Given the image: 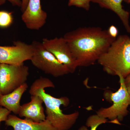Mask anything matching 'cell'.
Listing matches in <instances>:
<instances>
[{
	"instance_id": "cell-11",
	"label": "cell",
	"mask_w": 130,
	"mask_h": 130,
	"mask_svg": "<svg viewBox=\"0 0 130 130\" xmlns=\"http://www.w3.org/2000/svg\"><path fill=\"white\" fill-rule=\"evenodd\" d=\"M5 124L12 127L13 130H58L46 119L42 122H36L21 119L13 115H9Z\"/></svg>"
},
{
	"instance_id": "cell-23",
	"label": "cell",
	"mask_w": 130,
	"mask_h": 130,
	"mask_svg": "<svg viewBox=\"0 0 130 130\" xmlns=\"http://www.w3.org/2000/svg\"><path fill=\"white\" fill-rule=\"evenodd\" d=\"M124 1L128 4H130V0H124Z\"/></svg>"
},
{
	"instance_id": "cell-14",
	"label": "cell",
	"mask_w": 130,
	"mask_h": 130,
	"mask_svg": "<svg viewBox=\"0 0 130 130\" xmlns=\"http://www.w3.org/2000/svg\"><path fill=\"white\" fill-rule=\"evenodd\" d=\"M114 123L112 121H107V119L100 117L98 115H93L88 118L86 122V125L90 128V130H96L98 126L102 124L107 123ZM78 130H89L87 127L83 126Z\"/></svg>"
},
{
	"instance_id": "cell-15",
	"label": "cell",
	"mask_w": 130,
	"mask_h": 130,
	"mask_svg": "<svg viewBox=\"0 0 130 130\" xmlns=\"http://www.w3.org/2000/svg\"><path fill=\"white\" fill-rule=\"evenodd\" d=\"M13 18L11 12L0 11V28H6L11 25Z\"/></svg>"
},
{
	"instance_id": "cell-4",
	"label": "cell",
	"mask_w": 130,
	"mask_h": 130,
	"mask_svg": "<svg viewBox=\"0 0 130 130\" xmlns=\"http://www.w3.org/2000/svg\"><path fill=\"white\" fill-rule=\"evenodd\" d=\"M119 78L120 87L116 92L107 90L104 93V97L108 102H112L111 106L107 108H102L98 110V116L110 120L115 124L121 125L120 121L129 113L128 108L130 106V94L129 93L124 83V78Z\"/></svg>"
},
{
	"instance_id": "cell-5",
	"label": "cell",
	"mask_w": 130,
	"mask_h": 130,
	"mask_svg": "<svg viewBox=\"0 0 130 130\" xmlns=\"http://www.w3.org/2000/svg\"><path fill=\"white\" fill-rule=\"evenodd\" d=\"M31 44L34 52L30 60L34 66L56 77L70 73L67 68L48 51L42 42L34 41Z\"/></svg>"
},
{
	"instance_id": "cell-9",
	"label": "cell",
	"mask_w": 130,
	"mask_h": 130,
	"mask_svg": "<svg viewBox=\"0 0 130 130\" xmlns=\"http://www.w3.org/2000/svg\"><path fill=\"white\" fill-rule=\"evenodd\" d=\"M47 13L42 9L41 0H29L21 19L26 28L31 30H39L46 24Z\"/></svg>"
},
{
	"instance_id": "cell-20",
	"label": "cell",
	"mask_w": 130,
	"mask_h": 130,
	"mask_svg": "<svg viewBox=\"0 0 130 130\" xmlns=\"http://www.w3.org/2000/svg\"><path fill=\"white\" fill-rule=\"evenodd\" d=\"M8 1L13 6H16L21 8L22 5L21 0H6Z\"/></svg>"
},
{
	"instance_id": "cell-6",
	"label": "cell",
	"mask_w": 130,
	"mask_h": 130,
	"mask_svg": "<svg viewBox=\"0 0 130 130\" xmlns=\"http://www.w3.org/2000/svg\"><path fill=\"white\" fill-rule=\"evenodd\" d=\"M29 75V68L24 63H0V91L2 95L11 93L26 83Z\"/></svg>"
},
{
	"instance_id": "cell-3",
	"label": "cell",
	"mask_w": 130,
	"mask_h": 130,
	"mask_svg": "<svg viewBox=\"0 0 130 130\" xmlns=\"http://www.w3.org/2000/svg\"><path fill=\"white\" fill-rule=\"evenodd\" d=\"M107 73L124 78L130 74V37L118 36L97 61Z\"/></svg>"
},
{
	"instance_id": "cell-17",
	"label": "cell",
	"mask_w": 130,
	"mask_h": 130,
	"mask_svg": "<svg viewBox=\"0 0 130 130\" xmlns=\"http://www.w3.org/2000/svg\"><path fill=\"white\" fill-rule=\"evenodd\" d=\"M11 113L8 109L3 107H0V123L3 121L5 122Z\"/></svg>"
},
{
	"instance_id": "cell-19",
	"label": "cell",
	"mask_w": 130,
	"mask_h": 130,
	"mask_svg": "<svg viewBox=\"0 0 130 130\" xmlns=\"http://www.w3.org/2000/svg\"><path fill=\"white\" fill-rule=\"evenodd\" d=\"M124 83L127 90L130 94V74L124 78Z\"/></svg>"
},
{
	"instance_id": "cell-12",
	"label": "cell",
	"mask_w": 130,
	"mask_h": 130,
	"mask_svg": "<svg viewBox=\"0 0 130 130\" xmlns=\"http://www.w3.org/2000/svg\"><path fill=\"white\" fill-rule=\"evenodd\" d=\"M123 1L124 0H91V2L98 4L101 7L109 9L116 13L127 32L130 33V13L123 8Z\"/></svg>"
},
{
	"instance_id": "cell-16",
	"label": "cell",
	"mask_w": 130,
	"mask_h": 130,
	"mask_svg": "<svg viewBox=\"0 0 130 130\" xmlns=\"http://www.w3.org/2000/svg\"><path fill=\"white\" fill-rule=\"evenodd\" d=\"M91 2V0H69L68 6L82 8L88 11L90 8Z\"/></svg>"
},
{
	"instance_id": "cell-24",
	"label": "cell",
	"mask_w": 130,
	"mask_h": 130,
	"mask_svg": "<svg viewBox=\"0 0 130 130\" xmlns=\"http://www.w3.org/2000/svg\"><path fill=\"white\" fill-rule=\"evenodd\" d=\"M2 94H1V91H0V98L1 97V96H2Z\"/></svg>"
},
{
	"instance_id": "cell-10",
	"label": "cell",
	"mask_w": 130,
	"mask_h": 130,
	"mask_svg": "<svg viewBox=\"0 0 130 130\" xmlns=\"http://www.w3.org/2000/svg\"><path fill=\"white\" fill-rule=\"evenodd\" d=\"M31 95L30 101L21 105L19 116L35 122L44 121L46 119V115L42 106L43 101L38 96Z\"/></svg>"
},
{
	"instance_id": "cell-7",
	"label": "cell",
	"mask_w": 130,
	"mask_h": 130,
	"mask_svg": "<svg viewBox=\"0 0 130 130\" xmlns=\"http://www.w3.org/2000/svg\"><path fill=\"white\" fill-rule=\"evenodd\" d=\"M42 43L48 51L67 68L70 73H74L78 67L77 61L64 37L43 38Z\"/></svg>"
},
{
	"instance_id": "cell-13",
	"label": "cell",
	"mask_w": 130,
	"mask_h": 130,
	"mask_svg": "<svg viewBox=\"0 0 130 130\" xmlns=\"http://www.w3.org/2000/svg\"><path fill=\"white\" fill-rule=\"evenodd\" d=\"M26 83L7 94L2 95L0 98V106L15 115H18L21 97L28 88Z\"/></svg>"
},
{
	"instance_id": "cell-25",
	"label": "cell",
	"mask_w": 130,
	"mask_h": 130,
	"mask_svg": "<svg viewBox=\"0 0 130 130\" xmlns=\"http://www.w3.org/2000/svg\"><path fill=\"white\" fill-rule=\"evenodd\" d=\"M1 123H0V129H1Z\"/></svg>"
},
{
	"instance_id": "cell-8",
	"label": "cell",
	"mask_w": 130,
	"mask_h": 130,
	"mask_svg": "<svg viewBox=\"0 0 130 130\" xmlns=\"http://www.w3.org/2000/svg\"><path fill=\"white\" fill-rule=\"evenodd\" d=\"M32 44L20 41L14 42L13 46H0V63L19 65L30 60L34 54Z\"/></svg>"
},
{
	"instance_id": "cell-22",
	"label": "cell",
	"mask_w": 130,
	"mask_h": 130,
	"mask_svg": "<svg viewBox=\"0 0 130 130\" xmlns=\"http://www.w3.org/2000/svg\"><path fill=\"white\" fill-rule=\"evenodd\" d=\"M6 1V0H0V7L4 5Z\"/></svg>"
},
{
	"instance_id": "cell-18",
	"label": "cell",
	"mask_w": 130,
	"mask_h": 130,
	"mask_svg": "<svg viewBox=\"0 0 130 130\" xmlns=\"http://www.w3.org/2000/svg\"><path fill=\"white\" fill-rule=\"evenodd\" d=\"M109 35L114 38H116L118 37L119 31L118 28L113 25L110 26L107 30Z\"/></svg>"
},
{
	"instance_id": "cell-2",
	"label": "cell",
	"mask_w": 130,
	"mask_h": 130,
	"mask_svg": "<svg viewBox=\"0 0 130 130\" xmlns=\"http://www.w3.org/2000/svg\"><path fill=\"white\" fill-rule=\"evenodd\" d=\"M54 84L50 79L41 77L35 80L30 86L29 93L31 95H37L42 98L46 107V119L58 130H69L76 121L79 117L78 112L70 114L63 113L61 106L67 107L70 99L67 96L59 98L52 96L45 92L44 89L54 88Z\"/></svg>"
},
{
	"instance_id": "cell-1",
	"label": "cell",
	"mask_w": 130,
	"mask_h": 130,
	"mask_svg": "<svg viewBox=\"0 0 130 130\" xmlns=\"http://www.w3.org/2000/svg\"><path fill=\"white\" fill-rule=\"evenodd\" d=\"M63 37L78 67H84L94 64L116 39L107 30L95 27L78 28L66 33Z\"/></svg>"
},
{
	"instance_id": "cell-21",
	"label": "cell",
	"mask_w": 130,
	"mask_h": 130,
	"mask_svg": "<svg viewBox=\"0 0 130 130\" xmlns=\"http://www.w3.org/2000/svg\"><path fill=\"white\" fill-rule=\"evenodd\" d=\"M29 0H21L22 5L21 7V10L22 12H23L27 7Z\"/></svg>"
}]
</instances>
